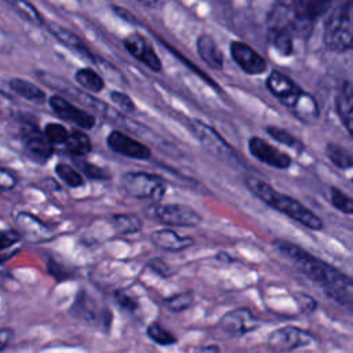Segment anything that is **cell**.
Instances as JSON below:
<instances>
[{
    "label": "cell",
    "instance_id": "obj_1",
    "mask_svg": "<svg viewBox=\"0 0 353 353\" xmlns=\"http://www.w3.org/2000/svg\"><path fill=\"white\" fill-rule=\"evenodd\" d=\"M273 245L309 280L320 285L328 298L339 305L352 307L353 283L349 276L288 240L277 239L273 241Z\"/></svg>",
    "mask_w": 353,
    "mask_h": 353
},
{
    "label": "cell",
    "instance_id": "obj_2",
    "mask_svg": "<svg viewBox=\"0 0 353 353\" xmlns=\"http://www.w3.org/2000/svg\"><path fill=\"white\" fill-rule=\"evenodd\" d=\"M244 185L262 203L296 221L302 226L312 230H321L324 228V223L319 215H316L312 210H309L306 205H303L294 197L277 192L268 182L256 176H245Z\"/></svg>",
    "mask_w": 353,
    "mask_h": 353
},
{
    "label": "cell",
    "instance_id": "obj_3",
    "mask_svg": "<svg viewBox=\"0 0 353 353\" xmlns=\"http://www.w3.org/2000/svg\"><path fill=\"white\" fill-rule=\"evenodd\" d=\"M352 0H343L325 21L324 44L330 51L346 52L352 48Z\"/></svg>",
    "mask_w": 353,
    "mask_h": 353
},
{
    "label": "cell",
    "instance_id": "obj_4",
    "mask_svg": "<svg viewBox=\"0 0 353 353\" xmlns=\"http://www.w3.org/2000/svg\"><path fill=\"white\" fill-rule=\"evenodd\" d=\"M121 186L127 194L138 200L160 201L167 192L165 181L146 171H130L121 176Z\"/></svg>",
    "mask_w": 353,
    "mask_h": 353
},
{
    "label": "cell",
    "instance_id": "obj_5",
    "mask_svg": "<svg viewBox=\"0 0 353 353\" xmlns=\"http://www.w3.org/2000/svg\"><path fill=\"white\" fill-rule=\"evenodd\" d=\"M145 216L167 226L194 228L201 222V215L192 207L178 203L150 205L145 211Z\"/></svg>",
    "mask_w": 353,
    "mask_h": 353
},
{
    "label": "cell",
    "instance_id": "obj_6",
    "mask_svg": "<svg viewBox=\"0 0 353 353\" xmlns=\"http://www.w3.org/2000/svg\"><path fill=\"white\" fill-rule=\"evenodd\" d=\"M316 338L295 325H285L274 330L268 336V346L274 352H292L312 345Z\"/></svg>",
    "mask_w": 353,
    "mask_h": 353
},
{
    "label": "cell",
    "instance_id": "obj_7",
    "mask_svg": "<svg viewBox=\"0 0 353 353\" xmlns=\"http://www.w3.org/2000/svg\"><path fill=\"white\" fill-rule=\"evenodd\" d=\"M221 330L232 336H243L259 328L261 320L247 307H237L226 312L219 320Z\"/></svg>",
    "mask_w": 353,
    "mask_h": 353
},
{
    "label": "cell",
    "instance_id": "obj_8",
    "mask_svg": "<svg viewBox=\"0 0 353 353\" xmlns=\"http://www.w3.org/2000/svg\"><path fill=\"white\" fill-rule=\"evenodd\" d=\"M229 50L233 61L244 73L256 76L263 74L268 70L266 59L250 44L240 40H233L229 46Z\"/></svg>",
    "mask_w": 353,
    "mask_h": 353
},
{
    "label": "cell",
    "instance_id": "obj_9",
    "mask_svg": "<svg viewBox=\"0 0 353 353\" xmlns=\"http://www.w3.org/2000/svg\"><path fill=\"white\" fill-rule=\"evenodd\" d=\"M48 103L58 117L83 128V130H91L97 124V117L92 113L73 105L72 102H69L68 99H65L61 95L50 97Z\"/></svg>",
    "mask_w": 353,
    "mask_h": 353
},
{
    "label": "cell",
    "instance_id": "obj_10",
    "mask_svg": "<svg viewBox=\"0 0 353 353\" xmlns=\"http://www.w3.org/2000/svg\"><path fill=\"white\" fill-rule=\"evenodd\" d=\"M248 150L258 161L272 168L287 170L292 164V159L290 154L270 145L268 141L259 137H251L248 139Z\"/></svg>",
    "mask_w": 353,
    "mask_h": 353
},
{
    "label": "cell",
    "instance_id": "obj_11",
    "mask_svg": "<svg viewBox=\"0 0 353 353\" xmlns=\"http://www.w3.org/2000/svg\"><path fill=\"white\" fill-rule=\"evenodd\" d=\"M106 145L114 153L134 160H148L152 156L149 146L119 130H113L108 134Z\"/></svg>",
    "mask_w": 353,
    "mask_h": 353
},
{
    "label": "cell",
    "instance_id": "obj_12",
    "mask_svg": "<svg viewBox=\"0 0 353 353\" xmlns=\"http://www.w3.org/2000/svg\"><path fill=\"white\" fill-rule=\"evenodd\" d=\"M123 44L130 55H132L137 61L143 63L152 72H160L163 69L161 61L156 54L153 46L141 33L134 32L127 34L123 40Z\"/></svg>",
    "mask_w": 353,
    "mask_h": 353
},
{
    "label": "cell",
    "instance_id": "obj_13",
    "mask_svg": "<svg viewBox=\"0 0 353 353\" xmlns=\"http://www.w3.org/2000/svg\"><path fill=\"white\" fill-rule=\"evenodd\" d=\"M193 134L201 142V145L219 159H232L234 156L230 145L214 130L212 127L204 124L201 120H190L189 123Z\"/></svg>",
    "mask_w": 353,
    "mask_h": 353
},
{
    "label": "cell",
    "instance_id": "obj_14",
    "mask_svg": "<svg viewBox=\"0 0 353 353\" xmlns=\"http://www.w3.org/2000/svg\"><path fill=\"white\" fill-rule=\"evenodd\" d=\"M266 88L285 108H291L303 91L291 77L280 70H272L266 77Z\"/></svg>",
    "mask_w": 353,
    "mask_h": 353
},
{
    "label": "cell",
    "instance_id": "obj_15",
    "mask_svg": "<svg viewBox=\"0 0 353 353\" xmlns=\"http://www.w3.org/2000/svg\"><path fill=\"white\" fill-rule=\"evenodd\" d=\"M22 134L25 139V149L30 159L39 163H44L52 156V143L47 141L44 134L40 132V130L34 124L28 123Z\"/></svg>",
    "mask_w": 353,
    "mask_h": 353
},
{
    "label": "cell",
    "instance_id": "obj_16",
    "mask_svg": "<svg viewBox=\"0 0 353 353\" xmlns=\"http://www.w3.org/2000/svg\"><path fill=\"white\" fill-rule=\"evenodd\" d=\"M70 312L74 313L76 317L83 319L87 323L99 325L101 323H105L106 328L112 323V313L108 310H97V303L90 299V296L84 295V292H80L76 296V301L73 306L70 307Z\"/></svg>",
    "mask_w": 353,
    "mask_h": 353
},
{
    "label": "cell",
    "instance_id": "obj_17",
    "mask_svg": "<svg viewBox=\"0 0 353 353\" xmlns=\"http://www.w3.org/2000/svg\"><path fill=\"white\" fill-rule=\"evenodd\" d=\"M44 25L47 26V30L59 41L62 43L65 47H68L69 50H72L73 52L79 54L80 57H83L84 59H88L90 62L95 63L97 59L94 57V54L91 52V50L85 46V43L77 36L74 34L72 30L54 23V22H44Z\"/></svg>",
    "mask_w": 353,
    "mask_h": 353
},
{
    "label": "cell",
    "instance_id": "obj_18",
    "mask_svg": "<svg viewBox=\"0 0 353 353\" xmlns=\"http://www.w3.org/2000/svg\"><path fill=\"white\" fill-rule=\"evenodd\" d=\"M15 222L21 234L32 243H41L52 237L51 230L39 218L29 212H18L15 216Z\"/></svg>",
    "mask_w": 353,
    "mask_h": 353
},
{
    "label": "cell",
    "instance_id": "obj_19",
    "mask_svg": "<svg viewBox=\"0 0 353 353\" xmlns=\"http://www.w3.org/2000/svg\"><path fill=\"white\" fill-rule=\"evenodd\" d=\"M335 110L349 135H353V94L349 80H345L335 94Z\"/></svg>",
    "mask_w": 353,
    "mask_h": 353
},
{
    "label": "cell",
    "instance_id": "obj_20",
    "mask_svg": "<svg viewBox=\"0 0 353 353\" xmlns=\"http://www.w3.org/2000/svg\"><path fill=\"white\" fill-rule=\"evenodd\" d=\"M152 243L164 251L179 252L194 244V240L189 236H181L172 229H160L150 234Z\"/></svg>",
    "mask_w": 353,
    "mask_h": 353
},
{
    "label": "cell",
    "instance_id": "obj_21",
    "mask_svg": "<svg viewBox=\"0 0 353 353\" xmlns=\"http://www.w3.org/2000/svg\"><path fill=\"white\" fill-rule=\"evenodd\" d=\"M196 48L205 65L215 70H221L223 68V52L210 34H200L196 40Z\"/></svg>",
    "mask_w": 353,
    "mask_h": 353
},
{
    "label": "cell",
    "instance_id": "obj_22",
    "mask_svg": "<svg viewBox=\"0 0 353 353\" xmlns=\"http://www.w3.org/2000/svg\"><path fill=\"white\" fill-rule=\"evenodd\" d=\"M290 110L302 121V123H313L317 120L320 112L316 99L313 95L307 94L306 91H302L294 105L290 108Z\"/></svg>",
    "mask_w": 353,
    "mask_h": 353
},
{
    "label": "cell",
    "instance_id": "obj_23",
    "mask_svg": "<svg viewBox=\"0 0 353 353\" xmlns=\"http://www.w3.org/2000/svg\"><path fill=\"white\" fill-rule=\"evenodd\" d=\"M332 0H292V10L298 19L313 21L320 17Z\"/></svg>",
    "mask_w": 353,
    "mask_h": 353
},
{
    "label": "cell",
    "instance_id": "obj_24",
    "mask_svg": "<svg viewBox=\"0 0 353 353\" xmlns=\"http://www.w3.org/2000/svg\"><path fill=\"white\" fill-rule=\"evenodd\" d=\"M10 87L18 95H21L22 98H25L33 103L41 105L46 102V92L41 88H39L36 84H33L32 81L15 77V79L10 80Z\"/></svg>",
    "mask_w": 353,
    "mask_h": 353
},
{
    "label": "cell",
    "instance_id": "obj_25",
    "mask_svg": "<svg viewBox=\"0 0 353 353\" xmlns=\"http://www.w3.org/2000/svg\"><path fill=\"white\" fill-rule=\"evenodd\" d=\"M110 223L119 234H134L142 230L143 222L135 214H113Z\"/></svg>",
    "mask_w": 353,
    "mask_h": 353
},
{
    "label": "cell",
    "instance_id": "obj_26",
    "mask_svg": "<svg viewBox=\"0 0 353 353\" xmlns=\"http://www.w3.org/2000/svg\"><path fill=\"white\" fill-rule=\"evenodd\" d=\"M74 80L87 91L98 94L105 88L103 77L91 68H80L74 73Z\"/></svg>",
    "mask_w": 353,
    "mask_h": 353
},
{
    "label": "cell",
    "instance_id": "obj_27",
    "mask_svg": "<svg viewBox=\"0 0 353 353\" xmlns=\"http://www.w3.org/2000/svg\"><path fill=\"white\" fill-rule=\"evenodd\" d=\"M23 21L33 23L36 26L44 25V18L39 12V10L28 0H4Z\"/></svg>",
    "mask_w": 353,
    "mask_h": 353
},
{
    "label": "cell",
    "instance_id": "obj_28",
    "mask_svg": "<svg viewBox=\"0 0 353 353\" xmlns=\"http://www.w3.org/2000/svg\"><path fill=\"white\" fill-rule=\"evenodd\" d=\"M66 150L74 156H85L92 150V143L90 137L83 131H72L63 143Z\"/></svg>",
    "mask_w": 353,
    "mask_h": 353
},
{
    "label": "cell",
    "instance_id": "obj_29",
    "mask_svg": "<svg viewBox=\"0 0 353 353\" xmlns=\"http://www.w3.org/2000/svg\"><path fill=\"white\" fill-rule=\"evenodd\" d=\"M325 156L339 170H350L353 167L352 153L334 142H328L325 145Z\"/></svg>",
    "mask_w": 353,
    "mask_h": 353
},
{
    "label": "cell",
    "instance_id": "obj_30",
    "mask_svg": "<svg viewBox=\"0 0 353 353\" xmlns=\"http://www.w3.org/2000/svg\"><path fill=\"white\" fill-rule=\"evenodd\" d=\"M270 43L283 57H290L294 52L292 36L285 28H273L270 30Z\"/></svg>",
    "mask_w": 353,
    "mask_h": 353
},
{
    "label": "cell",
    "instance_id": "obj_31",
    "mask_svg": "<svg viewBox=\"0 0 353 353\" xmlns=\"http://www.w3.org/2000/svg\"><path fill=\"white\" fill-rule=\"evenodd\" d=\"M55 174L70 188H80L84 185L83 174L66 163H58L55 165Z\"/></svg>",
    "mask_w": 353,
    "mask_h": 353
},
{
    "label": "cell",
    "instance_id": "obj_32",
    "mask_svg": "<svg viewBox=\"0 0 353 353\" xmlns=\"http://www.w3.org/2000/svg\"><path fill=\"white\" fill-rule=\"evenodd\" d=\"M146 334L157 345L160 346H172L178 342L176 336L172 335L168 330H165L164 327H161L159 323H150L146 328Z\"/></svg>",
    "mask_w": 353,
    "mask_h": 353
},
{
    "label": "cell",
    "instance_id": "obj_33",
    "mask_svg": "<svg viewBox=\"0 0 353 353\" xmlns=\"http://www.w3.org/2000/svg\"><path fill=\"white\" fill-rule=\"evenodd\" d=\"M328 192H330V201L338 211H341L346 215L353 214V201H352L350 196H347L345 192L339 190L336 186H330Z\"/></svg>",
    "mask_w": 353,
    "mask_h": 353
},
{
    "label": "cell",
    "instance_id": "obj_34",
    "mask_svg": "<svg viewBox=\"0 0 353 353\" xmlns=\"http://www.w3.org/2000/svg\"><path fill=\"white\" fill-rule=\"evenodd\" d=\"M265 132H266L270 138H273L274 141H277L279 143H283V145H285V146H288V148H292V149H295V150H298V149L301 148V142H299L291 132H288V131L284 130V128H280V127H277V125H266V127H265Z\"/></svg>",
    "mask_w": 353,
    "mask_h": 353
},
{
    "label": "cell",
    "instance_id": "obj_35",
    "mask_svg": "<svg viewBox=\"0 0 353 353\" xmlns=\"http://www.w3.org/2000/svg\"><path fill=\"white\" fill-rule=\"evenodd\" d=\"M193 302H194V295L192 292H179L176 295L165 298L164 306L172 313H179L189 309L193 305Z\"/></svg>",
    "mask_w": 353,
    "mask_h": 353
},
{
    "label": "cell",
    "instance_id": "obj_36",
    "mask_svg": "<svg viewBox=\"0 0 353 353\" xmlns=\"http://www.w3.org/2000/svg\"><path fill=\"white\" fill-rule=\"evenodd\" d=\"M76 165L80 170V172L83 175H85L87 178H90V179H94V181H109L112 178V174L105 167H99L97 164H92V163H88V161H84V160L77 161Z\"/></svg>",
    "mask_w": 353,
    "mask_h": 353
},
{
    "label": "cell",
    "instance_id": "obj_37",
    "mask_svg": "<svg viewBox=\"0 0 353 353\" xmlns=\"http://www.w3.org/2000/svg\"><path fill=\"white\" fill-rule=\"evenodd\" d=\"M44 137L47 138V141L52 145H63L65 141L68 139L69 131L66 130L65 125L59 124V123H48L44 127Z\"/></svg>",
    "mask_w": 353,
    "mask_h": 353
},
{
    "label": "cell",
    "instance_id": "obj_38",
    "mask_svg": "<svg viewBox=\"0 0 353 353\" xmlns=\"http://www.w3.org/2000/svg\"><path fill=\"white\" fill-rule=\"evenodd\" d=\"M110 101L124 113H134L137 110V106L134 103V101L124 92L121 91H112L109 94Z\"/></svg>",
    "mask_w": 353,
    "mask_h": 353
},
{
    "label": "cell",
    "instance_id": "obj_39",
    "mask_svg": "<svg viewBox=\"0 0 353 353\" xmlns=\"http://www.w3.org/2000/svg\"><path fill=\"white\" fill-rule=\"evenodd\" d=\"M114 299H116V302L121 307H124L128 312H135L138 309V306H139L138 299L134 295H131L127 291H124V290H117L114 292Z\"/></svg>",
    "mask_w": 353,
    "mask_h": 353
},
{
    "label": "cell",
    "instance_id": "obj_40",
    "mask_svg": "<svg viewBox=\"0 0 353 353\" xmlns=\"http://www.w3.org/2000/svg\"><path fill=\"white\" fill-rule=\"evenodd\" d=\"M21 234L14 230H1L0 232V251L15 244L19 240Z\"/></svg>",
    "mask_w": 353,
    "mask_h": 353
},
{
    "label": "cell",
    "instance_id": "obj_41",
    "mask_svg": "<svg viewBox=\"0 0 353 353\" xmlns=\"http://www.w3.org/2000/svg\"><path fill=\"white\" fill-rule=\"evenodd\" d=\"M17 185V178L6 168H0V189L11 190Z\"/></svg>",
    "mask_w": 353,
    "mask_h": 353
},
{
    "label": "cell",
    "instance_id": "obj_42",
    "mask_svg": "<svg viewBox=\"0 0 353 353\" xmlns=\"http://www.w3.org/2000/svg\"><path fill=\"white\" fill-rule=\"evenodd\" d=\"M296 302L299 303V306L303 312H314L316 307H317L316 301L312 296H309L306 294H302V292L296 294Z\"/></svg>",
    "mask_w": 353,
    "mask_h": 353
},
{
    "label": "cell",
    "instance_id": "obj_43",
    "mask_svg": "<svg viewBox=\"0 0 353 353\" xmlns=\"http://www.w3.org/2000/svg\"><path fill=\"white\" fill-rule=\"evenodd\" d=\"M148 266L152 268L154 272L160 273L163 277H168V276L171 274V272H170L167 263L163 262L161 259H152V261L148 262Z\"/></svg>",
    "mask_w": 353,
    "mask_h": 353
},
{
    "label": "cell",
    "instance_id": "obj_44",
    "mask_svg": "<svg viewBox=\"0 0 353 353\" xmlns=\"http://www.w3.org/2000/svg\"><path fill=\"white\" fill-rule=\"evenodd\" d=\"M12 338V331L10 328H0V350L4 349Z\"/></svg>",
    "mask_w": 353,
    "mask_h": 353
},
{
    "label": "cell",
    "instance_id": "obj_45",
    "mask_svg": "<svg viewBox=\"0 0 353 353\" xmlns=\"http://www.w3.org/2000/svg\"><path fill=\"white\" fill-rule=\"evenodd\" d=\"M7 48H8V40H7V36H6L4 30L0 26V52L7 51Z\"/></svg>",
    "mask_w": 353,
    "mask_h": 353
},
{
    "label": "cell",
    "instance_id": "obj_46",
    "mask_svg": "<svg viewBox=\"0 0 353 353\" xmlns=\"http://www.w3.org/2000/svg\"><path fill=\"white\" fill-rule=\"evenodd\" d=\"M141 3H143L145 6H148V7H153L159 0H139Z\"/></svg>",
    "mask_w": 353,
    "mask_h": 353
},
{
    "label": "cell",
    "instance_id": "obj_47",
    "mask_svg": "<svg viewBox=\"0 0 353 353\" xmlns=\"http://www.w3.org/2000/svg\"><path fill=\"white\" fill-rule=\"evenodd\" d=\"M200 350H219L218 346H207V347H200Z\"/></svg>",
    "mask_w": 353,
    "mask_h": 353
},
{
    "label": "cell",
    "instance_id": "obj_48",
    "mask_svg": "<svg viewBox=\"0 0 353 353\" xmlns=\"http://www.w3.org/2000/svg\"><path fill=\"white\" fill-rule=\"evenodd\" d=\"M0 192H1V189H0Z\"/></svg>",
    "mask_w": 353,
    "mask_h": 353
}]
</instances>
